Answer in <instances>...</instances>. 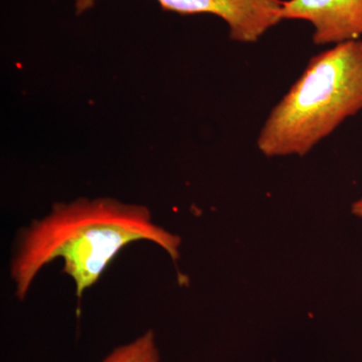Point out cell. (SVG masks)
I'll list each match as a JSON object with an SVG mask.
<instances>
[{
    "label": "cell",
    "mask_w": 362,
    "mask_h": 362,
    "mask_svg": "<svg viewBox=\"0 0 362 362\" xmlns=\"http://www.w3.org/2000/svg\"><path fill=\"white\" fill-rule=\"evenodd\" d=\"M142 240L180 259V235L157 225L148 207L109 197L58 202L16 238L9 264L16 296L25 300L40 272L62 259L63 273L82 299L124 247Z\"/></svg>",
    "instance_id": "1"
},
{
    "label": "cell",
    "mask_w": 362,
    "mask_h": 362,
    "mask_svg": "<svg viewBox=\"0 0 362 362\" xmlns=\"http://www.w3.org/2000/svg\"><path fill=\"white\" fill-rule=\"evenodd\" d=\"M362 110V40L316 54L271 111L257 145L267 157L304 156Z\"/></svg>",
    "instance_id": "2"
},
{
    "label": "cell",
    "mask_w": 362,
    "mask_h": 362,
    "mask_svg": "<svg viewBox=\"0 0 362 362\" xmlns=\"http://www.w3.org/2000/svg\"><path fill=\"white\" fill-rule=\"evenodd\" d=\"M162 11L180 16L211 14L226 21L230 40L252 44L282 21L284 0H156ZM97 0H74L78 16L93 8Z\"/></svg>",
    "instance_id": "3"
},
{
    "label": "cell",
    "mask_w": 362,
    "mask_h": 362,
    "mask_svg": "<svg viewBox=\"0 0 362 362\" xmlns=\"http://www.w3.org/2000/svg\"><path fill=\"white\" fill-rule=\"evenodd\" d=\"M281 18L310 23L313 42L318 45L362 37V0H287L283 1Z\"/></svg>",
    "instance_id": "4"
},
{
    "label": "cell",
    "mask_w": 362,
    "mask_h": 362,
    "mask_svg": "<svg viewBox=\"0 0 362 362\" xmlns=\"http://www.w3.org/2000/svg\"><path fill=\"white\" fill-rule=\"evenodd\" d=\"M99 362H162L153 330H147L131 341L111 350Z\"/></svg>",
    "instance_id": "5"
},
{
    "label": "cell",
    "mask_w": 362,
    "mask_h": 362,
    "mask_svg": "<svg viewBox=\"0 0 362 362\" xmlns=\"http://www.w3.org/2000/svg\"><path fill=\"white\" fill-rule=\"evenodd\" d=\"M351 211L354 216H357V218H361L362 220V197L361 199H358V201L352 204Z\"/></svg>",
    "instance_id": "6"
}]
</instances>
